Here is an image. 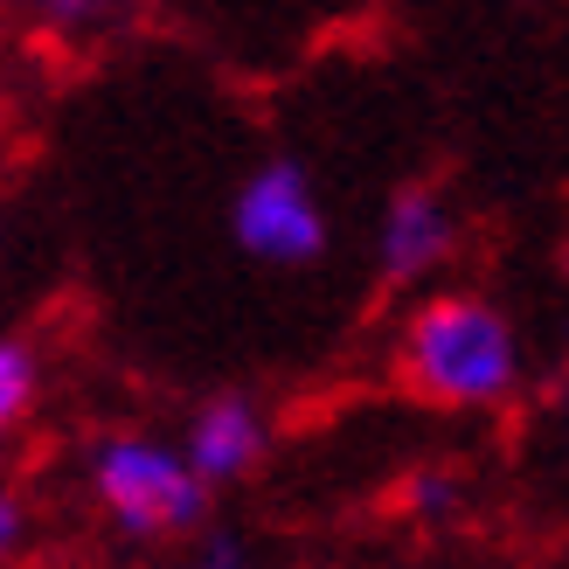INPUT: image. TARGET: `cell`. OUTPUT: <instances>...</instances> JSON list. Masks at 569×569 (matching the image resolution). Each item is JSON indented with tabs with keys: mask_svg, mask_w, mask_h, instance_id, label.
I'll return each instance as SVG.
<instances>
[{
	"mask_svg": "<svg viewBox=\"0 0 569 569\" xmlns=\"http://www.w3.org/2000/svg\"><path fill=\"white\" fill-rule=\"evenodd\" d=\"M181 445H188V459H194V472H202L209 487H237V479H250V472L264 466V451H271V417H264L258 396L222 389V396H209V403L188 417Z\"/></svg>",
	"mask_w": 569,
	"mask_h": 569,
	"instance_id": "obj_5",
	"label": "cell"
},
{
	"mask_svg": "<svg viewBox=\"0 0 569 569\" xmlns=\"http://www.w3.org/2000/svg\"><path fill=\"white\" fill-rule=\"evenodd\" d=\"M403 507H410V515L417 521H451V515H459V507H466V479L459 472H445V466H417L410 472V487H403Z\"/></svg>",
	"mask_w": 569,
	"mask_h": 569,
	"instance_id": "obj_8",
	"label": "cell"
},
{
	"mask_svg": "<svg viewBox=\"0 0 569 569\" xmlns=\"http://www.w3.org/2000/svg\"><path fill=\"white\" fill-rule=\"evenodd\" d=\"M562 348H569V333H562Z\"/></svg>",
	"mask_w": 569,
	"mask_h": 569,
	"instance_id": "obj_11",
	"label": "cell"
},
{
	"mask_svg": "<svg viewBox=\"0 0 569 569\" xmlns=\"http://www.w3.org/2000/svg\"><path fill=\"white\" fill-rule=\"evenodd\" d=\"M28 21L49 28V36H63V42H83V36H104V28H119L139 0H21Z\"/></svg>",
	"mask_w": 569,
	"mask_h": 569,
	"instance_id": "obj_7",
	"label": "cell"
},
{
	"mask_svg": "<svg viewBox=\"0 0 569 569\" xmlns=\"http://www.w3.org/2000/svg\"><path fill=\"white\" fill-rule=\"evenodd\" d=\"M521 327L487 292H431L396 327V382L431 410H500L521 396Z\"/></svg>",
	"mask_w": 569,
	"mask_h": 569,
	"instance_id": "obj_1",
	"label": "cell"
},
{
	"mask_svg": "<svg viewBox=\"0 0 569 569\" xmlns=\"http://www.w3.org/2000/svg\"><path fill=\"white\" fill-rule=\"evenodd\" d=\"M230 243L250 264L299 271L327 258V202L299 160H258L230 194Z\"/></svg>",
	"mask_w": 569,
	"mask_h": 569,
	"instance_id": "obj_3",
	"label": "cell"
},
{
	"mask_svg": "<svg viewBox=\"0 0 569 569\" xmlns=\"http://www.w3.org/2000/svg\"><path fill=\"white\" fill-rule=\"evenodd\" d=\"M42 403V348L28 333L0 340V423H28Z\"/></svg>",
	"mask_w": 569,
	"mask_h": 569,
	"instance_id": "obj_6",
	"label": "cell"
},
{
	"mask_svg": "<svg viewBox=\"0 0 569 569\" xmlns=\"http://www.w3.org/2000/svg\"><path fill=\"white\" fill-rule=\"evenodd\" d=\"M21 542H28V507H21L14 493H0V549L14 556Z\"/></svg>",
	"mask_w": 569,
	"mask_h": 569,
	"instance_id": "obj_9",
	"label": "cell"
},
{
	"mask_svg": "<svg viewBox=\"0 0 569 569\" xmlns=\"http://www.w3.org/2000/svg\"><path fill=\"white\" fill-rule=\"evenodd\" d=\"M83 493L126 542H188L216 500L188 445L160 431H104L83 451Z\"/></svg>",
	"mask_w": 569,
	"mask_h": 569,
	"instance_id": "obj_2",
	"label": "cell"
},
{
	"mask_svg": "<svg viewBox=\"0 0 569 569\" xmlns=\"http://www.w3.org/2000/svg\"><path fill=\"white\" fill-rule=\"evenodd\" d=\"M188 569H258V562H243V556H230V549H216V556H194Z\"/></svg>",
	"mask_w": 569,
	"mask_h": 569,
	"instance_id": "obj_10",
	"label": "cell"
},
{
	"mask_svg": "<svg viewBox=\"0 0 569 569\" xmlns=\"http://www.w3.org/2000/svg\"><path fill=\"white\" fill-rule=\"evenodd\" d=\"M459 258V209L445 202L438 188H396L382 216H376V271L389 284H423Z\"/></svg>",
	"mask_w": 569,
	"mask_h": 569,
	"instance_id": "obj_4",
	"label": "cell"
}]
</instances>
